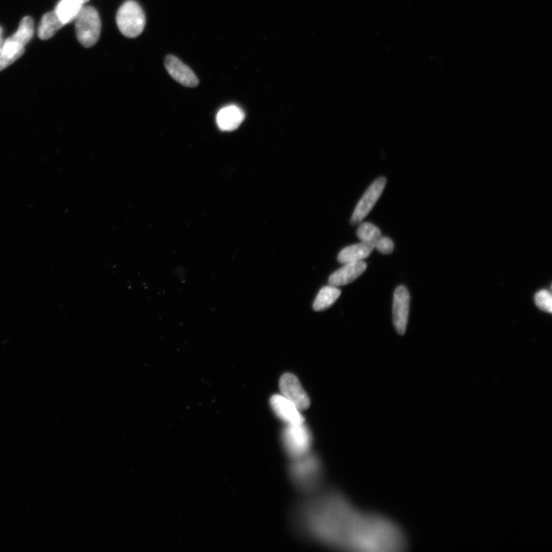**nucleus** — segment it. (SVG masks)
<instances>
[{"instance_id":"obj_22","label":"nucleus","mask_w":552,"mask_h":552,"mask_svg":"<svg viewBox=\"0 0 552 552\" xmlns=\"http://www.w3.org/2000/svg\"><path fill=\"white\" fill-rule=\"evenodd\" d=\"M3 38H1V39H0V49H1V48L3 47Z\"/></svg>"},{"instance_id":"obj_12","label":"nucleus","mask_w":552,"mask_h":552,"mask_svg":"<svg viewBox=\"0 0 552 552\" xmlns=\"http://www.w3.org/2000/svg\"><path fill=\"white\" fill-rule=\"evenodd\" d=\"M244 119L245 114L239 107L229 105L218 112L217 123L221 131H233L239 128Z\"/></svg>"},{"instance_id":"obj_14","label":"nucleus","mask_w":552,"mask_h":552,"mask_svg":"<svg viewBox=\"0 0 552 552\" xmlns=\"http://www.w3.org/2000/svg\"><path fill=\"white\" fill-rule=\"evenodd\" d=\"M83 6L82 0H61L55 12L62 23L66 25L75 21Z\"/></svg>"},{"instance_id":"obj_7","label":"nucleus","mask_w":552,"mask_h":552,"mask_svg":"<svg viewBox=\"0 0 552 552\" xmlns=\"http://www.w3.org/2000/svg\"><path fill=\"white\" fill-rule=\"evenodd\" d=\"M279 389L282 395L293 402L300 410H306L310 407V398L294 374L284 373L279 380Z\"/></svg>"},{"instance_id":"obj_6","label":"nucleus","mask_w":552,"mask_h":552,"mask_svg":"<svg viewBox=\"0 0 552 552\" xmlns=\"http://www.w3.org/2000/svg\"><path fill=\"white\" fill-rule=\"evenodd\" d=\"M386 181L384 177H379L373 181L371 185L366 190L363 198L359 200L358 205L354 209L351 219L353 225L359 224L364 220L368 214L376 206V202L382 196L386 186Z\"/></svg>"},{"instance_id":"obj_3","label":"nucleus","mask_w":552,"mask_h":552,"mask_svg":"<svg viewBox=\"0 0 552 552\" xmlns=\"http://www.w3.org/2000/svg\"><path fill=\"white\" fill-rule=\"evenodd\" d=\"M75 21L76 35L81 45L86 48L94 46L101 30L98 11L92 6H83Z\"/></svg>"},{"instance_id":"obj_8","label":"nucleus","mask_w":552,"mask_h":552,"mask_svg":"<svg viewBox=\"0 0 552 552\" xmlns=\"http://www.w3.org/2000/svg\"><path fill=\"white\" fill-rule=\"evenodd\" d=\"M410 309V294L407 288L399 287L393 295V319L397 332L404 334L407 330Z\"/></svg>"},{"instance_id":"obj_2","label":"nucleus","mask_w":552,"mask_h":552,"mask_svg":"<svg viewBox=\"0 0 552 552\" xmlns=\"http://www.w3.org/2000/svg\"><path fill=\"white\" fill-rule=\"evenodd\" d=\"M321 464L315 455L307 454L293 459L290 466V475L294 484L304 492H313L320 484Z\"/></svg>"},{"instance_id":"obj_10","label":"nucleus","mask_w":552,"mask_h":552,"mask_svg":"<svg viewBox=\"0 0 552 552\" xmlns=\"http://www.w3.org/2000/svg\"><path fill=\"white\" fill-rule=\"evenodd\" d=\"M165 67L168 73L174 80L181 85L194 88L199 85L198 78L195 73L176 57L174 55L167 56L165 60Z\"/></svg>"},{"instance_id":"obj_13","label":"nucleus","mask_w":552,"mask_h":552,"mask_svg":"<svg viewBox=\"0 0 552 552\" xmlns=\"http://www.w3.org/2000/svg\"><path fill=\"white\" fill-rule=\"evenodd\" d=\"M373 250V247L360 242L345 247L339 254L338 260L341 264L363 261L371 255Z\"/></svg>"},{"instance_id":"obj_16","label":"nucleus","mask_w":552,"mask_h":552,"mask_svg":"<svg viewBox=\"0 0 552 552\" xmlns=\"http://www.w3.org/2000/svg\"><path fill=\"white\" fill-rule=\"evenodd\" d=\"M64 25L55 12H47L42 18L39 29H38V36L42 40H49Z\"/></svg>"},{"instance_id":"obj_9","label":"nucleus","mask_w":552,"mask_h":552,"mask_svg":"<svg viewBox=\"0 0 552 552\" xmlns=\"http://www.w3.org/2000/svg\"><path fill=\"white\" fill-rule=\"evenodd\" d=\"M270 406L278 418L287 425L304 423L301 410L287 398L275 395L270 398Z\"/></svg>"},{"instance_id":"obj_15","label":"nucleus","mask_w":552,"mask_h":552,"mask_svg":"<svg viewBox=\"0 0 552 552\" xmlns=\"http://www.w3.org/2000/svg\"><path fill=\"white\" fill-rule=\"evenodd\" d=\"M25 53V47L6 40L0 49V71L20 59Z\"/></svg>"},{"instance_id":"obj_11","label":"nucleus","mask_w":552,"mask_h":552,"mask_svg":"<svg viewBox=\"0 0 552 552\" xmlns=\"http://www.w3.org/2000/svg\"><path fill=\"white\" fill-rule=\"evenodd\" d=\"M366 270L367 264L364 261L344 264L343 267L329 277L328 282L336 287L350 284L363 275Z\"/></svg>"},{"instance_id":"obj_5","label":"nucleus","mask_w":552,"mask_h":552,"mask_svg":"<svg viewBox=\"0 0 552 552\" xmlns=\"http://www.w3.org/2000/svg\"><path fill=\"white\" fill-rule=\"evenodd\" d=\"M282 441L291 458L296 459L308 454L313 437L304 423L287 425L282 432Z\"/></svg>"},{"instance_id":"obj_23","label":"nucleus","mask_w":552,"mask_h":552,"mask_svg":"<svg viewBox=\"0 0 552 552\" xmlns=\"http://www.w3.org/2000/svg\"><path fill=\"white\" fill-rule=\"evenodd\" d=\"M3 35V29L0 27V39H1Z\"/></svg>"},{"instance_id":"obj_20","label":"nucleus","mask_w":552,"mask_h":552,"mask_svg":"<svg viewBox=\"0 0 552 552\" xmlns=\"http://www.w3.org/2000/svg\"><path fill=\"white\" fill-rule=\"evenodd\" d=\"M535 302L539 309L549 314L552 313V296L549 291L542 289L536 294Z\"/></svg>"},{"instance_id":"obj_24","label":"nucleus","mask_w":552,"mask_h":552,"mask_svg":"<svg viewBox=\"0 0 552 552\" xmlns=\"http://www.w3.org/2000/svg\"><path fill=\"white\" fill-rule=\"evenodd\" d=\"M82 1H83L84 4H86V3L90 1V0H82Z\"/></svg>"},{"instance_id":"obj_17","label":"nucleus","mask_w":552,"mask_h":552,"mask_svg":"<svg viewBox=\"0 0 552 552\" xmlns=\"http://www.w3.org/2000/svg\"><path fill=\"white\" fill-rule=\"evenodd\" d=\"M341 293V290L334 285H328L323 287L317 295L313 304V308L316 312H321L331 307L338 300Z\"/></svg>"},{"instance_id":"obj_19","label":"nucleus","mask_w":552,"mask_h":552,"mask_svg":"<svg viewBox=\"0 0 552 552\" xmlns=\"http://www.w3.org/2000/svg\"><path fill=\"white\" fill-rule=\"evenodd\" d=\"M357 236L360 242L371 246L374 250V246H376L380 238L382 237V234L376 226L371 223H363L361 222L358 228Z\"/></svg>"},{"instance_id":"obj_21","label":"nucleus","mask_w":552,"mask_h":552,"mask_svg":"<svg viewBox=\"0 0 552 552\" xmlns=\"http://www.w3.org/2000/svg\"><path fill=\"white\" fill-rule=\"evenodd\" d=\"M374 249H376L380 253L388 255V254H391L393 251V249H395V244H393V241L390 238L382 236L378 241L376 246H374Z\"/></svg>"},{"instance_id":"obj_4","label":"nucleus","mask_w":552,"mask_h":552,"mask_svg":"<svg viewBox=\"0 0 552 552\" xmlns=\"http://www.w3.org/2000/svg\"><path fill=\"white\" fill-rule=\"evenodd\" d=\"M120 33L129 38L142 34L146 24L144 12L137 2L129 0L119 8L116 16Z\"/></svg>"},{"instance_id":"obj_18","label":"nucleus","mask_w":552,"mask_h":552,"mask_svg":"<svg viewBox=\"0 0 552 552\" xmlns=\"http://www.w3.org/2000/svg\"><path fill=\"white\" fill-rule=\"evenodd\" d=\"M34 35V21L33 18L27 16L23 18L20 27L14 35L8 39L25 47L31 40Z\"/></svg>"},{"instance_id":"obj_1","label":"nucleus","mask_w":552,"mask_h":552,"mask_svg":"<svg viewBox=\"0 0 552 552\" xmlns=\"http://www.w3.org/2000/svg\"><path fill=\"white\" fill-rule=\"evenodd\" d=\"M297 522L304 534L336 549L390 552L405 547L403 533L397 525L355 509L337 492L306 501L298 510Z\"/></svg>"}]
</instances>
